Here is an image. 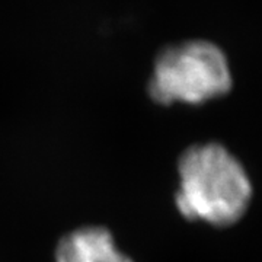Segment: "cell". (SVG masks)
I'll return each instance as SVG.
<instances>
[{
	"label": "cell",
	"mask_w": 262,
	"mask_h": 262,
	"mask_svg": "<svg viewBox=\"0 0 262 262\" xmlns=\"http://www.w3.org/2000/svg\"><path fill=\"white\" fill-rule=\"evenodd\" d=\"M181 214L189 220L229 226L237 222L251 200V182L241 163L220 144L187 149L179 158Z\"/></svg>",
	"instance_id": "1"
},
{
	"label": "cell",
	"mask_w": 262,
	"mask_h": 262,
	"mask_svg": "<svg viewBox=\"0 0 262 262\" xmlns=\"http://www.w3.org/2000/svg\"><path fill=\"white\" fill-rule=\"evenodd\" d=\"M233 75L225 50L210 39H187L160 51L147 92L156 103L200 105L226 95Z\"/></svg>",
	"instance_id": "2"
},
{
	"label": "cell",
	"mask_w": 262,
	"mask_h": 262,
	"mask_svg": "<svg viewBox=\"0 0 262 262\" xmlns=\"http://www.w3.org/2000/svg\"><path fill=\"white\" fill-rule=\"evenodd\" d=\"M56 262H134L115 246L113 234L99 226L80 227L60 239Z\"/></svg>",
	"instance_id": "3"
}]
</instances>
